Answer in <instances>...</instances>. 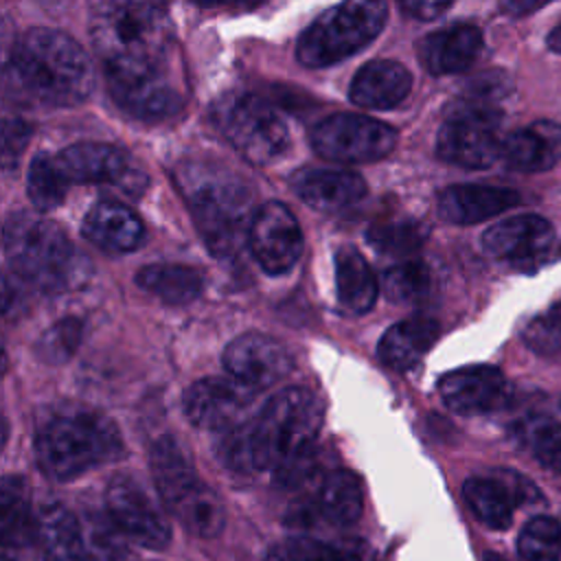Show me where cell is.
Here are the masks:
<instances>
[{
  "instance_id": "1f68e13d",
  "label": "cell",
  "mask_w": 561,
  "mask_h": 561,
  "mask_svg": "<svg viewBox=\"0 0 561 561\" xmlns=\"http://www.w3.org/2000/svg\"><path fill=\"white\" fill-rule=\"evenodd\" d=\"M171 513L180 519V524L195 537H217L226 526V506L221 497L199 482L186 497H182Z\"/></svg>"
},
{
  "instance_id": "2e32d148",
  "label": "cell",
  "mask_w": 561,
  "mask_h": 561,
  "mask_svg": "<svg viewBox=\"0 0 561 561\" xmlns=\"http://www.w3.org/2000/svg\"><path fill=\"white\" fill-rule=\"evenodd\" d=\"M462 495L471 513L493 530H506L519 504L537 502V486L515 471L473 476L462 484Z\"/></svg>"
},
{
  "instance_id": "8992f818",
  "label": "cell",
  "mask_w": 561,
  "mask_h": 561,
  "mask_svg": "<svg viewBox=\"0 0 561 561\" xmlns=\"http://www.w3.org/2000/svg\"><path fill=\"white\" fill-rule=\"evenodd\" d=\"M324 419L322 401L302 386L278 390L250 423L254 469H276L313 447Z\"/></svg>"
},
{
  "instance_id": "4316f807",
  "label": "cell",
  "mask_w": 561,
  "mask_h": 561,
  "mask_svg": "<svg viewBox=\"0 0 561 561\" xmlns=\"http://www.w3.org/2000/svg\"><path fill=\"white\" fill-rule=\"evenodd\" d=\"M311 508L320 519L333 526L344 528L355 524L364 511V489L359 478L346 469L327 473L316 486Z\"/></svg>"
},
{
  "instance_id": "d4e9b609",
  "label": "cell",
  "mask_w": 561,
  "mask_h": 561,
  "mask_svg": "<svg viewBox=\"0 0 561 561\" xmlns=\"http://www.w3.org/2000/svg\"><path fill=\"white\" fill-rule=\"evenodd\" d=\"M149 469H151L158 495L162 497L169 511L202 482L197 478V471L188 454L171 436H162L151 445Z\"/></svg>"
},
{
  "instance_id": "c3c4849f",
  "label": "cell",
  "mask_w": 561,
  "mask_h": 561,
  "mask_svg": "<svg viewBox=\"0 0 561 561\" xmlns=\"http://www.w3.org/2000/svg\"><path fill=\"white\" fill-rule=\"evenodd\" d=\"M506 11H515V13H524V11H535L539 9V4H504Z\"/></svg>"
},
{
  "instance_id": "b9f144b4",
  "label": "cell",
  "mask_w": 561,
  "mask_h": 561,
  "mask_svg": "<svg viewBox=\"0 0 561 561\" xmlns=\"http://www.w3.org/2000/svg\"><path fill=\"white\" fill-rule=\"evenodd\" d=\"M219 458L226 467L234 471H252V454H250V423H241L226 432L219 447Z\"/></svg>"
},
{
  "instance_id": "cb8c5ba5",
  "label": "cell",
  "mask_w": 561,
  "mask_h": 561,
  "mask_svg": "<svg viewBox=\"0 0 561 561\" xmlns=\"http://www.w3.org/2000/svg\"><path fill=\"white\" fill-rule=\"evenodd\" d=\"M35 541L44 561H83L81 519L61 502H46L37 508Z\"/></svg>"
},
{
  "instance_id": "52a82bcc",
  "label": "cell",
  "mask_w": 561,
  "mask_h": 561,
  "mask_svg": "<svg viewBox=\"0 0 561 561\" xmlns=\"http://www.w3.org/2000/svg\"><path fill=\"white\" fill-rule=\"evenodd\" d=\"M388 18L379 0L342 2L322 13L298 39L296 57L307 68H324L346 59L377 37Z\"/></svg>"
},
{
  "instance_id": "bcb514c9",
  "label": "cell",
  "mask_w": 561,
  "mask_h": 561,
  "mask_svg": "<svg viewBox=\"0 0 561 561\" xmlns=\"http://www.w3.org/2000/svg\"><path fill=\"white\" fill-rule=\"evenodd\" d=\"M261 561H298V559L291 554V550H289L287 543H285V546H274V548H270L267 554H265Z\"/></svg>"
},
{
  "instance_id": "7402d4cb",
  "label": "cell",
  "mask_w": 561,
  "mask_h": 561,
  "mask_svg": "<svg viewBox=\"0 0 561 561\" xmlns=\"http://www.w3.org/2000/svg\"><path fill=\"white\" fill-rule=\"evenodd\" d=\"M482 31L473 24H454L430 33L419 48V59L432 75L467 70L482 50Z\"/></svg>"
},
{
  "instance_id": "ab89813d",
  "label": "cell",
  "mask_w": 561,
  "mask_h": 561,
  "mask_svg": "<svg viewBox=\"0 0 561 561\" xmlns=\"http://www.w3.org/2000/svg\"><path fill=\"white\" fill-rule=\"evenodd\" d=\"M430 287V270L421 261L392 265L383 276V291L392 302H412Z\"/></svg>"
},
{
  "instance_id": "83f0119b",
  "label": "cell",
  "mask_w": 561,
  "mask_h": 561,
  "mask_svg": "<svg viewBox=\"0 0 561 561\" xmlns=\"http://www.w3.org/2000/svg\"><path fill=\"white\" fill-rule=\"evenodd\" d=\"M511 436L535 456L561 445V394H543L528 403L515 416Z\"/></svg>"
},
{
  "instance_id": "5b68a950",
  "label": "cell",
  "mask_w": 561,
  "mask_h": 561,
  "mask_svg": "<svg viewBox=\"0 0 561 561\" xmlns=\"http://www.w3.org/2000/svg\"><path fill=\"white\" fill-rule=\"evenodd\" d=\"M4 254L13 272L42 291L70 289L88 274V261L66 232L35 213L4 221Z\"/></svg>"
},
{
  "instance_id": "f546056e",
  "label": "cell",
  "mask_w": 561,
  "mask_h": 561,
  "mask_svg": "<svg viewBox=\"0 0 561 561\" xmlns=\"http://www.w3.org/2000/svg\"><path fill=\"white\" fill-rule=\"evenodd\" d=\"M561 153V138L552 136V127L537 125L515 129L502 140V160L506 167L524 173L548 171L557 164Z\"/></svg>"
},
{
  "instance_id": "d6a6232c",
  "label": "cell",
  "mask_w": 561,
  "mask_h": 561,
  "mask_svg": "<svg viewBox=\"0 0 561 561\" xmlns=\"http://www.w3.org/2000/svg\"><path fill=\"white\" fill-rule=\"evenodd\" d=\"M0 524L4 548L35 539V515H31L26 482L18 476H4L0 486Z\"/></svg>"
},
{
  "instance_id": "e575fe53",
  "label": "cell",
  "mask_w": 561,
  "mask_h": 561,
  "mask_svg": "<svg viewBox=\"0 0 561 561\" xmlns=\"http://www.w3.org/2000/svg\"><path fill=\"white\" fill-rule=\"evenodd\" d=\"M68 180L57 167V160L48 153H37L31 160L26 173V193L31 204L42 213L53 210L64 202Z\"/></svg>"
},
{
  "instance_id": "e0dca14e",
  "label": "cell",
  "mask_w": 561,
  "mask_h": 561,
  "mask_svg": "<svg viewBox=\"0 0 561 561\" xmlns=\"http://www.w3.org/2000/svg\"><path fill=\"white\" fill-rule=\"evenodd\" d=\"M438 392L458 414H486L511 401L513 388L495 366H465L440 377Z\"/></svg>"
},
{
  "instance_id": "ee69618b",
  "label": "cell",
  "mask_w": 561,
  "mask_h": 561,
  "mask_svg": "<svg viewBox=\"0 0 561 561\" xmlns=\"http://www.w3.org/2000/svg\"><path fill=\"white\" fill-rule=\"evenodd\" d=\"M401 9L405 13H410L416 20H434L440 13H445L447 9H451V2H403Z\"/></svg>"
},
{
  "instance_id": "f6af8a7d",
  "label": "cell",
  "mask_w": 561,
  "mask_h": 561,
  "mask_svg": "<svg viewBox=\"0 0 561 561\" xmlns=\"http://www.w3.org/2000/svg\"><path fill=\"white\" fill-rule=\"evenodd\" d=\"M535 458H537L546 469H552V471L561 473V445L550 447V449H546V451L537 454Z\"/></svg>"
},
{
  "instance_id": "7c38bea8",
  "label": "cell",
  "mask_w": 561,
  "mask_h": 561,
  "mask_svg": "<svg viewBox=\"0 0 561 561\" xmlns=\"http://www.w3.org/2000/svg\"><path fill=\"white\" fill-rule=\"evenodd\" d=\"M105 508L116 528L134 543L160 550L171 541L167 517L129 476H114L105 491Z\"/></svg>"
},
{
  "instance_id": "ffe728a7",
  "label": "cell",
  "mask_w": 561,
  "mask_h": 561,
  "mask_svg": "<svg viewBox=\"0 0 561 561\" xmlns=\"http://www.w3.org/2000/svg\"><path fill=\"white\" fill-rule=\"evenodd\" d=\"M291 188L316 210H342L366 195V182L359 173L344 169H302L294 173Z\"/></svg>"
},
{
  "instance_id": "836d02e7",
  "label": "cell",
  "mask_w": 561,
  "mask_h": 561,
  "mask_svg": "<svg viewBox=\"0 0 561 561\" xmlns=\"http://www.w3.org/2000/svg\"><path fill=\"white\" fill-rule=\"evenodd\" d=\"M298 561H379L375 548L359 537H342L335 541L298 535L287 541Z\"/></svg>"
},
{
  "instance_id": "681fc988",
  "label": "cell",
  "mask_w": 561,
  "mask_h": 561,
  "mask_svg": "<svg viewBox=\"0 0 561 561\" xmlns=\"http://www.w3.org/2000/svg\"><path fill=\"white\" fill-rule=\"evenodd\" d=\"M2 561H20V559H18V554H13V550H11V548H4V552H2Z\"/></svg>"
},
{
  "instance_id": "ac0fdd59",
  "label": "cell",
  "mask_w": 561,
  "mask_h": 561,
  "mask_svg": "<svg viewBox=\"0 0 561 561\" xmlns=\"http://www.w3.org/2000/svg\"><path fill=\"white\" fill-rule=\"evenodd\" d=\"M554 239L552 224L539 215L508 217L482 234V250L497 261L524 267L539 263Z\"/></svg>"
},
{
  "instance_id": "60d3db41",
  "label": "cell",
  "mask_w": 561,
  "mask_h": 561,
  "mask_svg": "<svg viewBox=\"0 0 561 561\" xmlns=\"http://www.w3.org/2000/svg\"><path fill=\"white\" fill-rule=\"evenodd\" d=\"M524 342L539 355L561 357V302L524 329Z\"/></svg>"
},
{
  "instance_id": "9c48e42d",
  "label": "cell",
  "mask_w": 561,
  "mask_h": 561,
  "mask_svg": "<svg viewBox=\"0 0 561 561\" xmlns=\"http://www.w3.org/2000/svg\"><path fill=\"white\" fill-rule=\"evenodd\" d=\"M500 121L502 114L493 103L462 99L438 129V158L462 169L491 167L502 156L504 136H500Z\"/></svg>"
},
{
  "instance_id": "7dc6e473",
  "label": "cell",
  "mask_w": 561,
  "mask_h": 561,
  "mask_svg": "<svg viewBox=\"0 0 561 561\" xmlns=\"http://www.w3.org/2000/svg\"><path fill=\"white\" fill-rule=\"evenodd\" d=\"M548 46H550L554 53L561 55V24L550 31V35H548Z\"/></svg>"
},
{
  "instance_id": "d590c367",
  "label": "cell",
  "mask_w": 561,
  "mask_h": 561,
  "mask_svg": "<svg viewBox=\"0 0 561 561\" xmlns=\"http://www.w3.org/2000/svg\"><path fill=\"white\" fill-rule=\"evenodd\" d=\"M519 561H559L561 559V524L554 517H533L517 537Z\"/></svg>"
},
{
  "instance_id": "9a60e30c",
  "label": "cell",
  "mask_w": 561,
  "mask_h": 561,
  "mask_svg": "<svg viewBox=\"0 0 561 561\" xmlns=\"http://www.w3.org/2000/svg\"><path fill=\"white\" fill-rule=\"evenodd\" d=\"M259 392L241 386L234 379L206 377L191 383L184 392L186 419L208 432H228L241 425V414Z\"/></svg>"
},
{
  "instance_id": "f1b7e54d",
  "label": "cell",
  "mask_w": 561,
  "mask_h": 561,
  "mask_svg": "<svg viewBox=\"0 0 561 561\" xmlns=\"http://www.w3.org/2000/svg\"><path fill=\"white\" fill-rule=\"evenodd\" d=\"M335 287L340 305L351 313H366L377 300L379 283L375 272L353 245L335 250Z\"/></svg>"
},
{
  "instance_id": "4fadbf2b",
  "label": "cell",
  "mask_w": 561,
  "mask_h": 561,
  "mask_svg": "<svg viewBox=\"0 0 561 561\" xmlns=\"http://www.w3.org/2000/svg\"><path fill=\"white\" fill-rule=\"evenodd\" d=\"M248 245L267 274H285L302 254V230L285 204L265 202L254 213Z\"/></svg>"
},
{
  "instance_id": "3957f363",
  "label": "cell",
  "mask_w": 561,
  "mask_h": 561,
  "mask_svg": "<svg viewBox=\"0 0 561 561\" xmlns=\"http://www.w3.org/2000/svg\"><path fill=\"white\" fill-rule=\"evenodd\" d=\"M35 456L44 476L66 482L123 456L116 425L88 408L70 405L46 416L35 434Z\"/></svg>"
},
{
  "instance_id": "44dd1931",
  "label": "cell",
  "mask_w": 561,
  "mask_h": 561,
  "mask_svg": "<svg viewBox=\"0 0 561 561\" xmlns=\"http://www.w3.org/2000/svg\"><path fill=\"white\" fill-rule=\"evenodd\" d=\"M410 88L412 75L405 66L392 59H375L355 72L348 85V99L362 107L390 110L410 94Z\"/></svg>"
},
{
  "instance_id": "7bdbcfd3",
  "label": "cell",
  "mask_w": 561,
  "mask_h": 561,
  "mask_svg": "<svg viewBox=\"0 0 561 561\" xmlns=\"http://www.w3.org/2000/svg\"><path fill=\"white\" fill-rule=\"evenodd\" d=\"M31 125L22 118H13L7 116L2 123V158H4V167L11 164V160H15L22 149L26 147L28 138H31Z\"/></svg>"
},
{
  "instance_id": "7a4b0ae2",
  "label": "cell",
  "mask_w": 561,
  "mask_h": 561,
  "mask_svg": "<svg viewBox=\"0 0 561 561\" xmlns=\"http://www.w3.org/2000/svg\"><path fill=\"white\" fill-rule=\"evenodd\" d=\"M9 77L28 99L44 105H77L94 88V72L77 39L55 28H28L15 39Z\"/></svg>"
},
{
  "instance_id": "4dcf8cb0",
  "label": "cell",
  "mask_w": 561,
  "mask_h": 561,
  "mask_svg": "<svg viewBox=\"0 0 561 561\" xmlns=\"http://www.w3.org/2000/svg\"><path fill=\"white\" fill-rule=\"evenodd\" d=\"M136 283L138 287L169 305H184L195 300L202 294L204 285L202 276L195 270L173 263L145 265L136 274Z\"/></svg>"
},
{
  "instance_id": "484cf974",
  "label": "cell",
  "mask_w": 561,
  "mask_h": 561,
  "mask_svg": "<svg viewBox=\"0 0 561 561\" xmlns=\"http://www.w3.org/2000/svg\"><path fill=\"white\" fill-rule=\"evenodd\" d=\"M438 331V322L432 318L401 320L381 335L377 344L379 359L394 370H410L432 348Z\"/></svg>"
},
{
  "instance_id": "f35d334b",
  "label": "cell",
  "mask_w": 561,
  "mask_h": 561,
  "mask_svg": "<svg viewBox=\"0 0 561 561\" xmlns=\"http://www.w3.org/2000/svg\"><path fill=\"white\" fill-rule=\"evenodd\" d=\"M81 333H83L81 320L64 318L42 333V337L35 344V355L44 364H64L75 355L81 342Z\"/></svg>"
},
{
  "instance_id": "d6986e66",
  "label": "cell",
  "mask_w": 561,
  "mask_h": 561,
  "mask_svg": "<svg viewBox=\"0 0 561 561\" xmlns=\"http://www.w3.org/2000/svg\"><path fill=\"white\" fill-rule=\"evenodd\" d=\"M519 193L486 184H454L440 191L438 213L445 221L469 226L491 219L519 204Z\"/></svg>"
},
{
  "instance_id": "74e56055",
  "label": "cell",
  "mask_w": 561,
  "mask_h": 561,
  "mask_svg": "<svg viewBox=\"0 0 561 561\" xmlns=\"http://www.w3.org/2000/svg\"><path fill=\"white\" fill-rule=\"evenodd\" d=\"M423 228L414 221H383L373 226L366 232V239L370 241V245L381 252V254H390V256H405L412 254L421 248L423 243Z\"/></svg>"
},
{
  "instance_id": "8fae6325",
  "label": "cell",
  "mask_w": 561,
  "mask_h": 561,
  "mask_svg": "<svg viewBox=\"0 0 561 561\" xmlns=\"http://www.w3.org/2000/svg\"><path fill=\"white\" fill-rule=\"evenodd\" d=\"M55 160L68 182L112 184L134 197L142 195L149 184L134 158L114 145L77 142L61 149Z\"/></svg>"
},
{
  "instance_id": "6da1fadb",
  "label": "cell",
  "mask_w": 561,
  "mask_h": 561,
  "mask_svg": "<svg viewBox=\"0 0 561 561\" xmlns=\"http://www.w3.org/2000/svg\"><path fill=\"white\" fill-rule=\"evenodd\" d=\"M90 39L114 101L136 118L173 116L182 94L171 70L173 26L153 2L103 0L90 7Z\"/></svg>"
},
{
  "instance_id": "30bf717a",
  "label": "cell",
  "mask_w": 561,
  "mask_h": 561,
  "mask_svg": "<svg viewBox=\"0 0 561 561\" xmlns=\"http://www.w3.org/2000/svg\"><path fill=\"white\" fill-rule=\"evenodd\" d=\"M313 149L333 162H375L397 145V131L370 116L333 114L311 131Z\"/></svg>"
},
{
  "instance_id": "277c9868",
  "label": "cell",
  "mask_w": 561,
  "mask_h": 561,
  "mask_svg": "<svg viewBox=\"0 0 561 561\" xmlns=\"http://www.w3.org/2000/svg\"><path fill=\"white\" fill-rule=\"evenodd\" d=\"M175 180L208 250L232 256L245 243L254 219L250 188L234 173L197 162L182 164Z\"/></svg>"
},
{
  "instance_id": "8d00e7d4",
  "label": "cell",
  "mask_w": 561,
  "mask_h": 561,
  "mask_svg": "<svg viewBox=\"0 0 561 561\" xmlns=\"http://www.w3.org/2000/svg\"><path fill=\"white\" fill-rule=\"evenodd\" d=\"M83 561H121L125 557V535L110 515H88L81 522Z\"/></svg>"
},
{
  "instance_id": "603a6c76",
  "label": "cell",
  "mask_w": 561,
  "mask_h": 561,
  "mask_svg": "<svg viewBox=\"0 0 561 561\" xmlns=\"http://www.w3.org/2000/svg\"><path fill=\"white\" fill-rule=\"evenodd\" d=\"M83 237L107 252H131L145 241L142 221L127 206L105 199L83 219Z\"/></svg>"
},
{
  "instance_id": "ba28073f",
  "label": "cell",
  "mask_w": 561,
  "mask_h": 561,
  "mask_svg": "<svg viewBox=\"0 0 561 561\" xmlns=\"http://www.w3.org/2000/svg\"><path fill=\"white\" fill-rule=\"evenodd\" d=\"M213 121L224 138L254 164L274 162L289 145L280 114L250 92L224 94L213 105Z\"/></svg>"
},
{
  "instance_id": "5bb4252c",
  "label": "cell",
  "mask_w": 561,
  "mask_h": 561,
  "mask_svg": "<svg viewBox=\"0 0 561 561\" xmlns=\"http://www.w3.org/2000/svg\"><path fill=\"white\" fill-rule=\"evenodd\" d=\"M224 366L234 381L259 392L289 375L291 355L272 335L243 333L226 346Z\"/></svg>"
}]
</instances>
